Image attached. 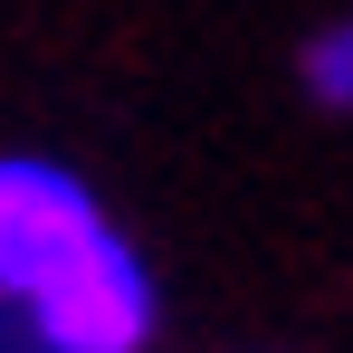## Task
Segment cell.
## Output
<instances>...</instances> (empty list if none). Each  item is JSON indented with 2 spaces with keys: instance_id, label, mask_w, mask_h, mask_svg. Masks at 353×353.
Returning a JSON list of instances; mask_svg holds the SVG:
<instances>
[{
  "instance_id": "6da1fadb",
  "label": "cell",
  "mask_w": 353,
  "mask_h": 353,
  "mask_svg": "<svg viewBox=\"0 0 353 353\" xmlns=\"http://www.w3.org/2000/svg\"><path fill=\"white\" fill-rule=\"evenodd\" d=\"M29 315H39L48 353H143V334H153V277H143V258L115 230H96L48 287L29 296Z\"/></svg>"
},
{
  "instance_id": "7a4b0ae2",
  "label": "cell",
  "mask_w": 353,
  "mask_h": 353,
  "mask_svg": "<svg viewBox=\"0 0 353 353\" xmlns=\"http://www.w3.org/2000/svg\"><path fill=\"white\" fill-rule=\"evenodd\" d=\"M96 230H105V210L77 172L39 153H0V296H39Z\"/></svg>"
},
{
  "instance_id": "3957f363",
  "label": "cell",
  "mask_w": 353,
  "mask_h": 353,
  "mask_svg": "<svg viewBox=\"0 0 353 353\" xmlns=\"http://www.w3.org/2000/svg\"><path fill=\"white\" fill-rule=\"evenodd\" d=\"M296 77H305V96H315L325 115H353V19L315 29V39H305V58H296Z\"/></svg>"
}]
</instances>
